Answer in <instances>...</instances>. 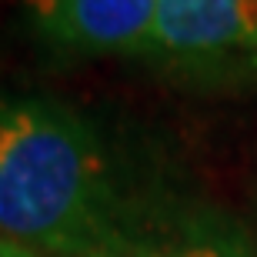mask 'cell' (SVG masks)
<instances>
[{"mask_svg":"<svg viewBox=\"0 0 257 257\" xmlns=\"http://www.w3.org/2000/svg\"><path fill=\"white\" fill-rule=\"evenodd\" d=\"M87 257H257V240L227 210L137 197L120 227Z\"/></svg>","mask_w":257,"mask_h":257,"instance_id":"cell-3","label":"cell"},{"mask_svg":"<svg viewBox=\"0 0 257 257\" xmlns=\"http://www.w3.org/2000/svg\"><path fill=\"white\" fill-rule=\"evenodd\" d=\"M30 27L64 54H144L154 40L157 0H24Z\"/></svg>","mask_w":257,"mask_h":257,"instance_id":"cell-4","label":"cell"},{"mask_svg":"<svg viewBox=\"0 0 257 257\" xmlns=\"http://www.w3.org/2000/svg\"><path fill=\"white\" fill-rule=\"evenodd\" d=\"M147 57L194 84L257 80V0H157Z\"/></svg>","mask_w":257,"mask_h":257,"instance_id":"cell-2","label":"cell"},{"mask_svg":"<svg viewBox=\"0 0 257 257\" xmlns=\"http://www.w3.org/2000/svg\"><path fill=\"white\" fill-rule=\"evenodd\" d=\"M0 257H40V254L24 247V244H17V240H10L7 234H0Z\"/></svg>","mask_w":257,"mask_h":257,"instance_id":"cell-5","label":"cell"},{"mask_svg":"<svg viewBox=\"0 0 257 257\" xmlns=\"http://www.w3.org/2000/svg\"><path fill=\"white\" fill-rule=\"evenodd\" d=\"M94 124L50 97H0V234L50 257H87L134 200Z\"/></svg>","mask_w":257,"mask_h":257,"instance_id":"cell-1","label":"cell"}]
</instances>
